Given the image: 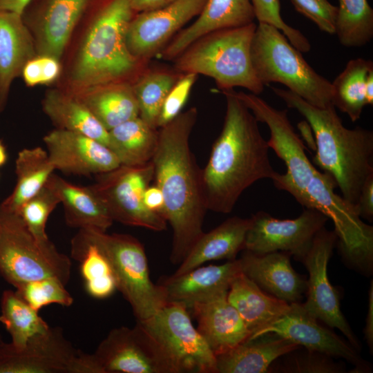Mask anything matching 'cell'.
I'll list each match as a JSON object with an SVG mask.
<instances>
[{
  "label": "cell",
  "instance_id": "obj_49",
  "mask_svg": "<svg viewBox=\"0 0 373 373\" xmlns=\"http://www.w3.org/2000/svg\"><path fill=\"white\" fill-rule=\"evenodd\" d=\"M173 0H130L135 13L160 8Z\"/></svg>",
  "mask_w": 373,
  "mask_h": 373
},
{
  "label": "cell",
  "instance_id": "obj_48",
  "mask_svg": "<svg viewBox=\"0 0 373 373\" xmlns=\"http://www.w3.org/2000/svg\"><path fill=\"white\" fill-rule=\"evenodd\" d=\"M364 338L369 347L370 352L373 350V281H371L368 291V309L363 329Z\"/></svg>",
  "mask_w": 373,
  "mask_h": 373
},
{
  "label": "cell",
  "instance_id": "obj_11",
  "mask_svg": "<svg viewBox=\"0 0 373 373\" xmlns=\"http://www.w3.org/2000/svg\"><path fill=\"white\" fill-rule=\"evenodd\" d=\"M153 174L151 161L140 166L120 164L96 175L95 182L90 186L113 222L162 231L166 229V221L162 216L147 209L143 202L144 191L153 180Z\"/></svg>",
  "mask_w": 373,
  "mask_h": 373
},
{
  "label": "cell",
  "instance_id": "obj_14",
  "mask_svg": "<svg viewBox=\"0 0 373 373\" xmlns=\"http://www.w3.org/2000/svg\"><path fill=\"white\" fill-rule=\"evenodd\" d=\"M244 249L257 254L283 251L302 261L316 234L328 218L319 211L305 208L294 219H278L260 211L252 215Z\"/></svg>",
  "mask_w": 373,
  "mask_h": 373
},
{
  "label": "cell",
  "instance_id": "obj_8",
  "mask_svg": "<svg viewBox=\"0 0 373 373\" xmlns=\"http://www.w3.org/2000/svg\"><path fill=\"white\" fill-rule=\"evenodd\" d=\"M72 262L50 240L41 242L19 214L0 205V276L16 288L28 282L55 277L65 285Z\"/></svg>",
  "mask_w": 373,
  "mask_h": 373
},
{
  "label": "cell",
  "instance_id": "obj_43",
  "mask_svg": "<svg viewBox=\"0 0 373 373\" xmlns=\"http://www.w3.org/2000/svg\"><path fill=\"white\" fill-rule=\"evenodd\" d=\"M295 10L328 34H335L338 8L328 0H290Z\"/></svg>",
  "mask_w": 373,
  "mask_h": 373
},
{
  "label": "cell",
  "instance_id": "obj_27",
  "mask_svg": "<svg viewBox=\"0 0 373 373\" xmlns=\"http://www.w3.org/2000/svg\"><path fill=\"white\" fill-rule=\"evenodd\" d=\"M227 299L251 336L284 316L290 307L289 303L267 294L242 272L231 283Z\"/></svg>",
  "mask_w": 373,
  "mask_h": 373
},
{
  "label": "cell",
  "instance_id": "obj_4",
  "mask_svg": "<svg viewBox=\"0 0 373 373\" xmlns=\"http://www.w3.org/2000/svg\"><path fill=\"white\" fill-rule=\"evenodd\" d=\"M271 89L313 131L316 146L313 164L332 176L341 196L356 206L365 181L373 173V132L360 126L346 128L334 105L319 108L287 89Z\"/></svg>",
  "mask_w": 373,
  "mask_h": 373
},
{
  "label": "cell",
  "instance_id": "obj_34",
  "mask_svg": "<svg viewBox=\"0 0 373 373\" xmlns=\"http://www.w3.org/2000/svg\"><path fill=\"white\" fill-rule=\"evenodd\" d=\"M181 74L174 69L149 68L148 66L132 82L139 117L151 126L157 128V120L164 99Z\"/></svg>",
  "mask_w": 373,
  "mask_h": 373
},
{
  "label": "cell",
  "instance_id": "obj_33",
  "mask_svg": "<svg viewBox=\"0 0 373 373\" xmlns=\"http://www.w3.org/2000/svg\"><path fill=\"white\" fill-rule=\"evenodd\" d=\"M373 68L371 60L356 58L350 60L344 70L332 83V104L347 115L352 122L361 117L367 105L365 85L369 71Z\"/></svg>",
  "mask_w": 373,
  "mask_h": 373
},
{
  "label": "cell",
  "instance_id": "obj_10",
  "mask_svg": "<svg viewBox=\"0 0 373 373\" xmlns=\"http://www.w3.org/2000/svg\"><path fill=\"white\" fill-rule=\"evenodd\" d=\"M90 358L93 373H178L167 353L137 321L133 327L111 329Z\"/></svg>",
  "mask_w": 373,
  "mask_h": 373
},
{
  "label": "cell",
  "instance_id": "obj_18",
  "mask_svg": "<svg viewBox=\"0 0 373 373\" xmlns=\"http://www.w3.org/2000/svg\"><path fill=\"white\" fill-rule=\"evenodd\" d=\"M275 333L305 349L332 357L345 359L354 365L357 372L370 370L358 351L349 342L318 324L300 303H290L287 312L249 338L265 333Z\"/></svg>",
  "mask_w": 373,
  "mask_h": 373
},
{
  "label": "cell",
  "instance_id": "obj_29",
  "mask_svg": "<svg viewBox=\"0 0 373 373\" xmlns=\"http://www.w3.org/2000/svg\"><path fill=\"white\" fill-rule=\"evenodd\" d=\"M74 95L108 131L139 116L138 104L130 82L99 85Z\"/></svg>",
  "mask_w": 373,
  "mask_h": 373
},
{
  "label": "cell",
  "instance_id": "obj_52",
  "mask_svg": "<svg viewBox=\"0 0 373 373\" xmlns=\"http://www.w3.org/2000/svg\"><path fill=\"white\" fill-rule=\"evenodd\" d=\"M8 160L6 148L1 140H0V166L5 164Z\"/></svg>",
  "mask_w": 373,
  "mask_h": 373
},
{
  "label": "cell",
  "instance_id": "obj_17",
  "mask_svg": "<svg viewBox=\"0 0 373 373\" xmlns=\"http://www.w3.org/2000/svg\"><path fill=\"white\" fill-rule=\"evenodd\" d=\"M92 0H32L21 15L37 54L61 59L71 35Z\"/></svg>",
  "mask_w": 373,
  "mask_h": 373
},
{
  "label": "cell",
  "instance_id": "obj_9",
  "mask_svg": "<svg viewBox=\"0 0 373 373\" xmlns=\"http://www.w3.org/2000/svg\"><path fill=\"white\" fill-rule=\"evenodd\" d=\"M238 98L251 111L258 122L267 124L269 148L286 166V173L276 172L274 186L290 193L300 204L318 169L305 153V147L288 117L287 110L277 109L257 95L236 92Z\"/></svg>",
  "mask_w": 373,
  "mask_h": 373
},
{
  "label": "cell",
  "instance_id": "obj_37",
  "mask_svg": "<svg viewBox=\"0 0 373 373\" xmlns=\"http://www.w3.org/2000/svg\"><path fill=\"white\" fill-rule=\"evenodd\" d=\"M335 34L347 48L366 45L373 37V10L367 0H338Z\"/></svg>",
  "mask_w": 373,
  "mask_h": 373
},
{
  "label": "cell",
  "instance_id": "obj_42",
  "mask_svg": "<svg viewBox=\"0 0 373 373\" xmlns=\"http://www.w3.org/2000/svg\"><path fill=\"white\" fill-rule=\"evenodd\" d=\"M197 77L198 75L193 73L181 74L164 99L157 120V128L164 126L181 113Z\"/></svg>",
  "mask_w": 373,
  "mask_h": 373
},
{
  "label": "cell",
  "instance_id": "obj_19",
  "mask_svg": "<svg viewBox=\"0 0 373 373\" xmlns=\"http://www.w3.org/2000/svg\"><path fill=\"white\" fill-rule=\"evenodd\" d=\"M43 140L55 169L65 173L98 175L120 165L106 145L79 133L56 128Z\"/></svg>",
  "mask_w": 373,
  "mask_h": 373
},
{
  "label": "cell",
  "instance_id": "obj_24",
  "mask_svg": "<svg viewBox=\"0 0 373 373\" xmlns=\"http://www.w3.org/2000/svg\"><path fill=\"white\" fill-rule=\"evenodd\" d=\"M32 33L21 14L0 11V113L26 64L37 55Z\"/></svg>",
  "mask_w": 373,
  "mask_h": 373
},
{
  "label": "cell",
  "instance_id": "obj_23",
  "mask_svg": "<svg viewBox=\"0 0 373 373\" xmlns=\"http://www.w3.org/2000/svg\"><path fill=\"white\" fill-rule=\"evenodd\" d=\"M227 292L194 303L191 309L197 329L216 356L231 350L251 336Z\"/></svg>",
  "mask_w": 373,
  "mask_h": 373
},
{
  "label": "cell",
  "instance_id": "obj_32",
  "mask_svg": "<svg viewBox=\"0 0 373 373\" xmlns=\"http://www.w3.org/2000/svg\"><path fill=\"white\" fill-rule=\"evenodd\" d=\"M55 170L46 150L40 146L23 149L15 161V186L0 205L18 213L23 204L46 185Z\"/></svg>",
  "mask_w": 373,
  "mask_h": 373
},
{
  "label": "cell",
  "instance_id": "obj_16",
  "mask_svg": "<svg viewBox=\"0 0 373 373\" xmlns=\"http://www.w3.org/2000/svg\"><path fill=\"white\" fill-rule=\"evenodd\" d=\"M206 1L173 0L160 8L136 13L125 36L131 53L146 61L160 53L183 26L200 14Z\"/></svg>",
  "mask_w": 373,
  "mask_h": 373
},
{
  "label": "cell",
  "instance_id": "obj_50",
  "mask_svg": "<svg viewBox=\"0 0 373 373\" xmlns=\"http://www.w3.org/2000/svg\"><path fill=\"white\" fill-rule=\"evenodd\" d=\"M32 0H0V11H8L22 14Z\"/></svg>",
  "mask_w": 373,
  "mask_h": 373
},
{
  "label": "cell",
  "instance_id": "obj_13",
  "mask_svg": "<svg viewBox=\"0 0 373 373\" xmlns=\"http://www.w3.org/2000/svg\"><path fill=\"white\" fill-rule=\"evenodd\" d=\"M0 373H87L86 353L76 349L59 327H49L16 348L0 345Z\"/></svg>",
  "mask_w": 373,
  "mask_h": 373
},
{
  "label": "cell",
  "instance_id": "obj_6",
  "mask_svg": "<svg viewBox=\"0 0 373 373\" xmlns=\"http://www.w3.org/2000/svg\"><path fill=\"white\" fill-rule=\"evenodd\" d=\"M251 57L256 75L264 86L280 83L313 106L333 105L332 83L318 74L274 26H256Z\"/></svg>",
  "mask_w": 373,
  "mask_h": 373
},
{
  "label": "cell",
  "instance_id": "obj_7",
  "mask_svg": "<svg viewBox=\"0 0 373 373\" xmlns=\"http://www.w3.org/2000/svg\"><path fill=\"white\" fill-rule=\"evenodd\" d=\"M72 240L93 245L105 256L117 289L131 305L137 321L150 318L166 304L162 289L151 280L144 247L137 238L128 234L82 229Z\"/></svg>",
  "mask_w": 373,
  "mask_h": 373
},
{
  "label": "cell",
  "instance_id": "obj_15",
  "mask_svg": "<svg viewBox=\"0 0 373 373\" xmlns=\"http://www.w3.org/2000/svg\"><path fill=\"white\" fill-rule=\"evenodd\" d=\"M336 242L334 231L325 227L314 236L310 249L301 261L309 274L307 299L303 306L316 319L340 330L358 351L360 344L341 310L338 291L332 285L327 276V265Z\"/></svg>",
  "mask_w": 373,
  "mask_h": 373
},
{
  "label": "cell",
  "instance_id": "obj_22",
  "mask_svg": "<svg viewBox=\"0 0 373 373\" xmlns=\"http://www.w3.org/2000/svg\"><path fill=\"white\" fill-rule=\"evenodd\" d=\"M197 17L160 52L163 59L173 61L193 42L210 32L245 26L256 19L250 0H207Z\"/></svg>",
  "mask_w": 373,
  "mask_h": 373
},
{
  "label": "cell",
  "instance_id": "obj_26",
  "mask_svg": "<svg viewBox=\"0 0 373 373\" xmlns=\"http://www.w3.org/2000/svg\"><path fill=\"white\" fill-rule=\"evenodd\" d=\"M250 223L251 218L233 216L210 231L204 232L173 274H184L211 260L236 259L244 249Z\"/></svg>",
  "mask_w": 373,
  "mask_h": 373
},
{
  "label": "cell",
  "instance_id": "obj_31",
  "mask_svg": "<svg viewBox=\"0 0 373 373\" xmlns=\"http://www.w3.org/2000/svg\"><path fill=\"white\" fill-rule=\"evenodd\" d=\"M158 143V131L139 116L108 130L107 146L121 165L140 166L151 161Z\"/></svg>",
  "mask_w": 373,
  "mask_h": 373
},
{
  "label": "cell",
  "instance_id": "obj_5",
  "mask_svg": "<svg viewBox=\"0 0 373 373\" xmlns=\"http://www.w3.org/2000/svg\"><path fill=\"white\" fill-rule=\"evenodd\" d=\"M256 26L253 22L222 29L198 39L173 60V69L209 77L221 91L242 87L260 95L265 86L256 75L251 57Z\"/></svg>",
  "mask_w": 373,
  "mask_h": 373
},
{
  "label": "cell",
  "instance_id": "obj_20",
  "mask_svg": "<svg viewBox=\"0 0 373 373\" xmlns=\"http://www.w3.org/2000/svg\"><path fill=\"white\" fill-rule=\"evenodd\" d=\"M290 254L276 251L257 254L243 249L241 271L267 294L288 303H300L307 280L291 267Z\"/></svg>",
  "mask_w": 373,
  "mask_h": 373
},
{
  "label": "cell",
  "instance_id": "obj_30",
  "mask_svg": "<svg viewBox=\"0 0 373 373\" xmlns=\"http://www.w3.org/2000/svg\"><path fill=\"white\" fill-rule=\"evenodd\" d=\"M42 108L57 128L85 135L107 146L108 131L72 93L58 89L49 90L43 99Z\"/></svg>",
  "mask_w": 373,
  "mask_h": 373
},
{
  "label": "cell",
  "instance_id": "obj_36",
  "mask_svg": "<svg viewBox=\"0 0 373 373\" xmlns=\"http://www.w3.org/2000/svg\"><path fill=\"white\" fill-rule=\"evenodd\" d=\"M71 257L80 263L87 293L104 299L117 289L116 280L105 256L93 245L71 240Z\"/></svg>",
  "mask_w": 373,
  "mask_h": 373
},
{
  "label": "cell",
  "instance_id": "obj_44",
  "mask_svg": "<svg viewBox=\"0 0 373 373\" xmlns=\"http://www.w3.org/2000/svg\"><path fill=\"white\" fill-rule=\"evenodd\" d=\"M359 216L369 222L373 220V173L365 181L356 204Z\"/></svg>",
  "mask_w": 373,
  "mask_h": 373
},
{
  "label": "cell",
  "instance_id": "obj_35",
  "mask_svg": "<svg viewBox=\"0 0 373 373\" xmlns=\"http://www.w3.org/2000/svg\"><path fill=\"white\" fill-rule=\"evenodd\" d=\"M0 322L16 348L23 347L30 338L49 328L48 324L15 291L4 290L0 301Z\"/></svg>",
  "mask_w": 373,
  "mask_h": 373
},
{
  "label": "cell",
  "instance_id": "obj_40",
  "mask_svg": "<svg viewBox=\"0 0 373 373\" xmlns=\"http://www.w3.org/2000/svg\"><path fill=\"white\" fill-rule=\"evenodd\" d=\"M15 291L37 312L52 304L69 307L74 301L73 296L66 289V285L55 277L23 283L15 288Z\"/></svg>",
  "mask_w": 373,
  "mask_h": 373
},
{
  "label": "cell",
  "instance_id": "obj_47",
  "mask_svg": "<svg viewBox=\"0 0 373 373\" xmlns=\"http://www.w3.org/2000/svg\"><path fill=\"white\" fill-rule=\"evenodd\" d=\"M143 202L147 209L162 216L164 200L161 190L155 184L149 185L146 189Z\"/></svg>",
  "mask_w": 373,
  "mask_h": 373
},
{
  "label": "cell",
  "instance_id": "obj_12",
  "mask_svg": "<svg viewBox=\"0 0 373 373\" xmlns=\"http://www.w3.org/2000/svg\"><path fill=\"white\" fill-rule=\"evenodd\" d=\"M140 323L169 356L178 373H217L216 356L182 305L168 303Z\"/></svg>",
  "mask_w": 373,
  "mask_h": 373
},
{
  "label": "cell",
  "instance_id": "obj_53",
  "mask_svg": "<svg viewBox=\"0 0 373 373\" xmlns=\"http://www.w3.org/2000/svg\"><path fill=\"white\" fill-rule=\"evenodd\" d=\"M3 342H4V341H3V338H2V336H1V334H0V345H1Z\"/></svg>",
  "mask_w": 373,
  "mask_h": 373
},
{
  "label": "cell",
  "instance_id": "obj_45",
  "mask_svg": "<svg viewBox=\"0 0 373 373\" xmlns=\"http://www.w3.org/2000/svg\"><path fill=\"white\" fill-rule=\"evenodd\" d=\"M21 76L28 86L42 85L41 64L38 55L26 64Z\"/></svg>",
  "mask_w": 373,
  "mask_h": 373
},
{
  "label": "cell",
  "instance_id": "obj_2",
  "mask_svg": "<svg viewBox=\"0 0 373 373\" xmlns=\"http://www.w3.org/2000/svg\"><path fill=\"white\" fill-rule=\"evenodd\" d=\"M222 93L226 99L223 126L201 175L207 210L229 213L245 189L260 180H271L277 171L255 116L234 89Z\"/></svg>",
  "mask_w": 373,
  "mask_h": 373
},
{
  "label": "cell",
  "instance_id": "obj_1",
  "mask_svg": "<svg viewBox=\"0 0 373 373\" xmlns=\"http://www.w3.org/2000/svg\"><path fill=\"white\" fill-rule=\"evenodd\" d=\"M198 109L180 113L158 131V143L151 160L153 180L161 190L162 217L172 229L170 261L180 265L203 231L205 205L201 169L189 145Z\"/></svg>",
  "mask_w": 373,
  "mask_h": 373
},
{
  "label": "cell",
  "instance_id": "obj_25",
  "mask_svg": "<svg viewBox=\"0 0 373 373\" xmlns=\"http://www.w3.org/2000/svg\"><path fill=\"white\" fill-rule=\"evenodd\" d=\"M299 345L272 332L248 338L216 356L217 373H265L283 355Z\"/></svg>",
  "mask_w": 373,
  "mask_h": 373
},
{
  "label": "cell",
  "instance_id": "obj_38",
  "mask_svg": "<svg viewBox=\"0 0 373 373\" xmlns=\"http://www.w3.org/2000/svg\"><path fill=\"white\" fill-rule=\"evenodd\" d=\"M268 372L282 373H344L345 366L336 363L327 354L302 347L294 350L276 359Z\"/></svg>",
  "mask_w": 373,
  "mask_h": 373
},
{
  "label": "cell",
  "instance_id": "obj_51",
  "mask_svg": "<svg viewBox=\"0 0 373 373\" xmlns=\"http://www.w3.org/2000/svg\"><path fill=\"white\" fill-rule=\"evenodd\" d=\"M365 93L367 105L373 104V68L371 69L366 77Z\"/></svg>",
  "mask_w": 373,
  "mask_h": 373
},
{
  "label": "cell",
  "instance_id": "obj_21",
  "mask_svg": "<svg viewBox=\"0 0 373 373\" xmlns=\"http://www.w3.org/2000/svg\"><path fill=\"white\" fill-rule=\"evenodd\" d=\"M241 272L239 260L236 258L222 265H201L182 274L163 277L157 285L166 303L180 304L189 309L195 303L227 292Z\"/></svg>",
  "mask_w": 373,
  "mask_h": 373
},
{
  "label": "cell",
  "instance_id": "obj_3",
  "mask_svg": "<svg viewBox=\"0 0 373 373\" xmlns=\"http://www.w3.org/2000/svg\"><path fill=\"white\" fill-rule=\"evenodd\" d=\"M135 14L130 0H92L84 13L87 32L71 70L69 93L133 82L149 66V61L135 57L126 46V31Z\"/></svg>",
  "mask_w": 373,
  "mask_h": 373
},
{
  "label": "cell",
  "instance_id": "obj_39",
  "mask_svg": "<svg viewBox=\"0 0 373 373\" xmlns=\"http://www.w3.org/2000/svg\"><path fill=\"white\" fill-rule=\"evenodd\" d=\"M59 203L55 189L48 180L46 185L21 207L18 214L39 241L49 240L46 231V223L50 213Z\"/></svg>",
  "mask_w": 373,
  "mask_h": 373
},
{
  "label": "cell",
  "instance_id": "obj_41",
  "mask_svg": "<svg viewBox=\"0 0 373 373\" xmlns=\"http://www.w3.org/2000/svg\"><path fill=\"white\" fill-rule=\"evenodd\" d=\"M255 18L259 23H267L280 30L290 44L300 52H308L311 44L305 36L283 19L279 0H250Z\"/></svg>",
  "mask_w": 373,
  "mask_h": 373
},
{
  "label": "cell",
  "instance_id": "obj_28",
  "mask_svg": "<svg viewBox=\"0 0 373 373\" xmlns=\"http://www.w3.org/2000/svg\"><path fill=\"white\" fill-rule=\"evenodd\" d=\"M48 182L64 207L65 221L74 228L106 231L113 223L105 206L89 186L73 184L52 173Z\"/></svg>",
  "mask_w": 373,
  "mask_h": 373
},
{
  "label": "cell",
  "instance_id": "obj_46",
  "mask_svg": "<svg viewBox=\"0 0 373 373\" xmlns=\"http://www.w3.org/2000/svg\"><path fill=\"white\" fill-rule=\"evenodd\" d=\"M39 56L41 64L42 85L52 84L56 81L60 75V59L48 55Z\"/></svg>",
  "mask_w": 373,
  "mask_h": 373
}]
</instances>
